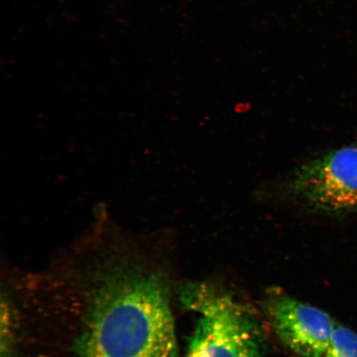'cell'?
Masks as SVG:
<instances>
[{"label": "cell", "mask_w": 357, "mask_h": 357, "mask_svg": "<svg viewBox=\"0 0 357 357\" xmlns=\"http://www.w3.org/2000/svg\"><path fill=\"white\" fill-rule=\"evenodd\" d=\"M106 271V270H105ZM89 289L78 357H176L166 285L154 274L110 268Z\"/></svg>", "instance_id": "6da1fadb"}, {"label": "cell", "mask_w": 357, "mask_h": 357, "mask_svg": "<svg viewBox=\"0 0 357 357\" xmlns=\"http://www.w3.org/2000/svg\"><path fill=\"white\" fill-rule=\"evenodd\" d=\"M183 301L199 318L190 351L199 357H262L257 319L229 294L206 283L192 284Z\"/></svg>", "instance_id": "7a4b0ae2"}, {"label": "cell", "mask_w": 357, "mask_h": 357, "mask_svg": "<svg viewBox=\"0 0 357 357\" xmlns=\"http://www.w3.org/2000/svg\"><path fill=\"white\" fill-rule=\"evenodd\" d=\"M284 191L310 213L337 215L357 211V147H342L302 165Z\"/></svg>", "instance_id": "3957f363"}, {"label": "cell", "mask_w": 357, "mask_h": 357, "mask_svg": "<svg viewBox=\"0 0 357 357\" xmlns=\"http://www.w3.org/2000/svg\"><path fill=\"white\" fill-rule=\"evenodd\" d=\"M268 318L280 340L300 357H324L335 328L327 312L287 296L271 297Z\"/></svg>", "instance_id": "277c9868"}, {"label": "cell", "mask_w": 357, "mask_h": 357, "mask_svg": "<svg viewBox=\"0 0 357 357\" xmlns=\"http://www.w3.org/2000/svg\"><path fill=\"white\" fill-rule=\"evenodd\" d=\"M324 357H357V334L336 324Z\"/></svg>", "instance_id": "5b68a950"}]
</instances>
